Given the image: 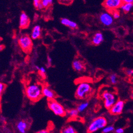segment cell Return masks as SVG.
I'll return each instance as SVG.
<instances>
[{
    "mask_svg": "<svg viewBox=\"0 0 133 133\" xmlns=\"http://www.w3.org/2000/svg\"><path fill=\"white\" fill-rule=\"evenodd\" d=\"M19 45L21 49L26 52L30 51L32 48V43L31 38L26 35L21 36L19 39Z\"/></svg>",
    "mask_w": 133,
    "mask_h": 133,
    "instance_id": "cell-6",
    "label": "cell"
},
{
    "mask_svg": "<svg viewBox=\"0 0 133 133\" xmlns=\"http://www.w3.org/2000/svg\"><path fill=\"white\" fill-rule=\"evenodd\" d=\"M91 91V85L87 82L79 83L76 89L75 95L79 99H83Z\"/></svg>",
    "mask_w": 133,
    "mask_h": 133,
    "instance_id": "cell-3",
    "label": "cell"
},
{
    "mask_svg": "<svg viewBox=\"0 0 133 133\" xmlns=\"http://www.w3.org/2000/svg\"><path fill=\"white\" fill-rule=\"evenodd\" d=\"M61 133H76V131L72 126H67L62 129Z\"/></svg>",
    "mask_w": 133,
    "mask_h": 133,
    "instance_id": "cell-19",
    "label": "cell"
},
{
    "mask_svg": "<svg viewBox=\"0 0 133 133\" xmlns=\"http://www.w3.org/2000/svg\"><path fill=\"white\" fill-rule=\"evenodd\" d=\"M28 128V124L24 121H19L17 125V128L20 133H25Z\"/></svg>",
    "mask_w": 133,
    "mask_h": 133,
    "instance_id": "cell-14",
    "label": "cell"
},
{
    "mask_svg": "<svg viewBox=\"0 0 133 133\" xmlns=\"http://www.w3.org/2000/svg\"><path fill=\"white\" fill-rule=\"evenodd\" d=\"M43 96L46 97L49 100H53L55 98V93L49 88L44 87L43 88Z\"/></svg>",
    "mask_w": 133,
    "mask_h": 133,
    "instance_id": "cell-11",
    "label": "cell"
},
{
    "mask_svg": "<svg viewBox=\"0 0 133 133\" xmlns=\"http://www.w3.org/2000/svg\"><path fill=\"white\" fill-rule=\"evenodd\" d=\"M112 17L114 19H118L119 17H120V13H119V12L116 10H114L112 11Z\"/></svg>",
    "mask_w": 133,
    "mask_h": 133,
    "instance_id": "cell-23",
    "label": "cell"
},
{
    "mask_svg": "<svg viewBox=\"0 0 133 133\" xmlns=\"http://www.w3.org/2000/svg\"><path fill=\"white\" fill-rule=\"evenodd\" d=\"M48 105L49 109L55 115L61 117L66 115V112L63 106L54 99L49 100Z\"/></svg>",
    "mask_w": 133,
    "mask_h": 133,
    "instance_id": "cell-4",
    "label": "cell"
},
{
    "mask_svg": "<svg viewBox=\"0 0 133 133\" xmlns=\"http://www.w3.org/2000/svg\"><path fill=\"white\" fill-rule=\"evenodd\" d=\"M38 71H39V73L42 74V75H45V74L46 72V69L44 67H43V66H42V67H40Z\"/></svg>",
    "mask_w": 133,
    "mask_h": 133,
    "instance_id": "cell-25",
    "label": "cell"
},
{
    "mask_svg": "<svg viewBox=\"0 0 133 133\" xmlns=\"http://www.w3.org/2000/svg\"><path fill=\"white\" fill-rule=\"evenodd\" d=\"M72 66L74 70L77 72H80L82 71L84 68L83 63L81 61L78 59H75L73 61L72 63Z\"/></svg>",
    "mask_w": 133,
    "mask_h": 133,
    "instance_id": "cell-13",
    "label": "cell"
},
{
    "mask_svg": "<svg viewBox=\"0 0 133 133\" xmlns=\"http://www.w3.org/2000/svg\"><path fill=\"white\" fill-rule=\"evenodd\" d=\"M102 98L104 100L105 108L108 110L111 108L112 106L117 101L116 95L114 93L108 91H105L102 93Z\"/></svg>",
    "mask_w": 133,
    "mask_h": 133,
    "instance_id": "cell-5",
    "label": "cell"
},
{
    "mask_svg": "<svg viewBox=\"0 0 133 133\" xmlns=\"http://www.w3.org/2000/svg\"><path fill=\"white\" fill-rule=\"evenodd\" d=\"M115 132L116 133H124V130L122 128H118L115 130Z\"/></svg>",
    "mask_w": 133,
    "mask_h": 133,
    "instance_id": "cell-29",
    "label": "cell"
},
{
    "mask_svg": "<svg viewBox=\"0 0 133 133\" xmlns=\"http://www.w3.org/2000/svg\"><path fill=\"white\" fill-rule=\"evenodd\" d=\"M36 133H50L49 131H48V130L46 129H43V130H39V131H38Z\"/></svg>",
    "mask_w": 133,
    "mask_h": 133,
    "instance_id": "cell-31",
    "label": "cell"
},
{
    "mask_svg": "<svg viewBox=\"0 0 133 133\" xmlns=\"http://www.w3.org/2000/svg\"><path fill=\"white\" fill-rule=\"evenodd\" d=\"M30 23L29 18L25 12H22L20 16V27L22 29L27 28Z\"/></svg>",
    "mask_w": 133,
    "mask_h": 133,
    "instance_id": "cell-10",
    "label": "cell"
},
{
    "mask_svg": "<svg viewBox=\"0 0 133 133\" xmlns=\"http://www.w3.org/2000/svg\"><path fill=\"white\" fill-rule=\"evenodd\" d=\"M48 63H49V64H50L52 62V59L50 57H48Z\"/></svg>",
    "mask_w": 133,
    "mask_h": 133,
    "instance_id": "cell-34",
    "label": "cell"
},
{
    "mask_svg": "<svg viewBox=\"0 0 133 133\" xmlns=\"http://www.w3.org/2000/svg\"><path fill=\"white\" fill-rule=\"evenodd\" d=\"M112 15L108 12H103L100 16V21L105 26L111 25L114 22Z\"/></svg>",
    "mask_w": 133,
    "mask_h": 133,
    "instance_id": "cell-9",
    "label": "cell"
},
{
    "mask_svg": "<svg viewBox=\"0 0 133 133\" xmlns=\"http://www.w3.org/2000/svg\"><path fill=\"white\" fill-rule=\"evenodd\" d=\"M114 130H115V128L113 126H111V125L106 126L102 129V133H109L113 131Z\"/></svg>",
    "mask_w": 133,
    "mask_h": 133,
    "instance_id": "cell-21",
    "label": "cell"
},
{
    "mask_svg": "<svg viewBox=\"0 0 133 133\" xmlns=\"http://www.w3.org/2000/svg\"><path fill=\"white\" fill-rule=\"evenodd\" d=\"M78 112L77 109H72L68 112V115L70 118H75L77 116Z\"/></svg>",
    "mask_w": 133,
    "mask_h": 133,
    "instance_id": "cell-20",
    "label": "cell"
},
{
    "mask_svg": "<svg viewBox=\"0 0 133 133\" xmlns=\"http://www.w3.org/2000/svg\"><path fill=\"white\" fill-rule=\"evenodd\" d=\"M44 8V6L43 5V4H42V3L40 2V3H39V5H38L37 9H39V10H42V9H43Z\"/></svg>",
    "mask_w": 133,
    "mask_h": 133,
    "instance_id": "cell-33",
    "label": "cell"
},
{
    "mask_svg": "<svg viewBox=\"0 0 133 133\" xmlns=\"http://www.w3.org/2000/svg\"><path fill=\"white\" fill-rule=\"evenodd\" d=\"M41 35V28L39 25H36L34 29H32V31L31 33V38L32 39H38Z\"/></svg>",
    "mask_w": 133,
    "mask_h": 133,
    "instance_id": "cell-15",
    "label": "cell"
},
{
    "mask_svg": "<svg viewBox=\"0 0 133 133\" xmlns=\"http://www.w3.org/2000/svg\"><path fill=\"white\" fill-rule=\"evenodd\" d=\"M126 73L128 76H133V70L128 69L126 71Z\"/></svg>",
    "mask_w": 133,
    "mask_h": 133,
    "instance_id": "cell-27",
    "label": "cell"
},
{
    "mask_svg": "<svg viewBox=\"0 0 133 133\" xmlns=\"http://www.w3.org/2000/svg\"><path fill=\"white\" fill-rule=\"evenodd\" d=\"M123 3H133V0H123Z\"/></svg>",
    "mask_w": 133,
    "mask_h": 133,
    "instance_id": "cell-32",
    "label": "cell"
},
{
    "mask_svg": "<svg viewBox=\"0 0 133 133\" xmlns=\"http://www.w3.org/2000/svg\"><path fill=\"white\" fill-rule=\"evenodd\" d=\"M88 106H89V102H88L87 101H85L78 104L77 105L76 109H77L79 112H82L84 111L88 107Z\"/></svg>",
    "mask_w": 133,
    "mask_h": 133,
    "instance_id": "cell-18",
    "label": "cell"
},
{
    "mask_svg": "<svg viewBox=\"0 0 133 133\" xmlns=\"http://www.w3.org/2000/svg\"><path fill=\"white\" fill-rule=\"evenodd\" d=\"M41 0H34V5L35 8H37Z\"/></svg>",
    "mask_w": 133,
    "mask_h": 133,
    "instance_id": "cell-28",
    "label": "cell"
},
{
    "mask_svg": "<svg viewBox=\"0 0 133 133\" xmlns=\"http://www.w3.org/2000/svg\"><path fill=\"white\" fill-rule=\"evenodd\" d=\"M4 88H5V85L3 83H0V93H1V95L2 94L3 91H4Z\"/></svg>",
    "mask_w": 133,
    "mask_h": 133,
    "instance_id": "cell-30",
    "label": "cell"
},
{
    "mask_svg": "<svg viewBox=\"0 0 133 133\" xmlns=\"http://www.w3.org/2000/svg\"><path fill=\"white\" fill-rule=\"evenodd\" d=\"M103 40L104 37L102 34L101 32H97L92 38V43L95 45H99L103 42Z\"/></svg>",
    "mask_w": 133,
    "mask_h": 133,
    "instance_id": "cell-12",
    "label": "cell"
},
{
    "mask_svg": "<svg viewBox=\"0 0 133 133\" xmlns=\"http://www.w3.org/2000/svg\"><path fill=\"white\" fill-rule=\"evenodd\" d=\"M61 3L65 4H70L73 0H59Z\"/></svg>",
    "mask_w": 133,
    "mask_h": 133,
    "instance_id": "cell-26",
    "label": "cell"
},
{
    "mask_svg": "<svg viewBox=\"0 0 133 133\" xmlns=\"http://www.w3.org/2000/svg\"><path fill=\"white\" fill-rule=\"evenodd\" d=\"M61 23L66 26H68L71 28H76L77 27V24L75 22L70 20L67 18H63L61 19Z\"/></svg>",
    "mask_w": 133,
    "mask_h": 133,
    "instance_id": "cell-16",
    "label": "cell"
},
{
    "mask_svg": "<svg viewBox=\"0 0 133 133\" xmlns=\"http://www.w3.org/2000/svg\"><path fill=\"white\" fill-rule=\"evenodd\" d=\"M125 102L121 100H117L109 109V112L113 115H119L123 112L124 108Z\"/></svg>",
    "mask_w": 133,
    "mask_h": 133,
    "instance_id": "cell-8",
    "label": "cell"
},
{
    "mask_svg": "<svg viewBox=\"0 0 133 133\" xmlns=\"http://www.w3.org/2000/svg\"><path fill=\"white\" fill-rule=\"evenodd\" d=\"M109 81L112 84H116L118 82L117 76L116 74H112L109 76Z\"/></svg>",
    "mask_w": 133,
    "mask_h": 133,
    "instance_id": "cell-22",
    "label": "cell"
},
{
    "mask_svg": "<svg viewBox=\"0 0 133 133\" xmlns=\"http://www.w3.org/2000/svg\"><path fill=\"white\" fill-rule=\"evenodd\" d=\"M123 3V0H104L103 5L106 9L112 11L121 8Z\"/></svg>",
    "mask_w": 133,
    "mask_h": 133,
    "instance_id": "cell-7",
    "label": "cell"
},
{
    "mask_svg": "<svg viewBox=\"0 0 133 133\" xmlns=\"http://www.w3.org/2000/svg\"><path fill=\"white\" fill-rule=\"evenodd\" d=\"M25 95L32 102L38 101L43 96V88L38 84H32L25 88Z\"/></svg>",
    "mask_w": 133,
    "mask_h": 133,
    "instance_id": "cell-1",
    "label": "cell"
},
{
    "mask_svg": "<svg viewBox=\"0 0 133 133\" xmlns=\"http://www.w3.org/2000/svg\"><path fill=\"white\" fill-rule=\"evenodd\" d=\"M107 121L104 117H99L93 120L88 127L89 133L95 132L101 129H103L107 125Z\"/></svg>",
    "mask_w": 133,
    "mask_h": 133,
    "instance_id": "cell-2",
    "label": "cell"
},
{
    "mask_svg": "<svg viewBox=\"0 0 133 133\" xmlns=\"http://www.w3.org/2000/svg\"><path fill=\"white\" fill-rule=\"evenodd\" d=\"M41 2L42 3V4H43V5L44 6V8H47L49 5H50L48 0H41Z\"/></svg>",
    "mask_w": 133,
    "mask_h": 133,
    "instance_id": "cell-24",
    "label": "cell"
},
{
    "mask_svg": "<svg viewBox=\"0 0 133 133\" xmlns=\"http://www.w3.org/2000/svg\"><path fill=\"white\" fill-rule=\"evenodd\" d=\"M132 8H133V3H124L121 7V10L125 13L129 12L132 9Z\"/></svg>",
    "mask_w": 133,
    "mask_h": 133,
    "instance_id": "cell-17",
    "label": "cell"
}]
</instances>
